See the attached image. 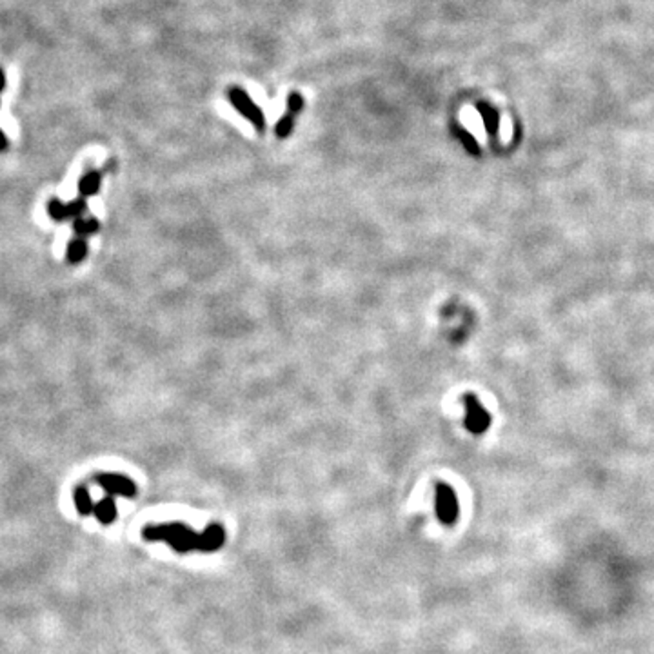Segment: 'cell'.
Returning a JSON list of instances; mask_svg holds the SVG:
<instances>
[{
    "label": "cell",
    "mask_w": 654,
    "mask_h": 654,
    "mask_svg": "<svg viewBox=\"0 0 654 654\" xmlns=\"http://www.w3.org/2000/svg\"><path fill=\"white\" fill-rule=\"evenodd\" d=\"M454 133H457V137H458V139H460V142L464 144V148H466L467 151L471 153V155H480L478 144H476L475 137H473V134H471L469 131H466V130H464V127L457 126V127H454Z\"/></svg>",
    "instance_id": "9a60e30c"
},
{
    "label": "cell",
    "mask_w": 654,
    "mask_h": 654,
    "mask_svg": "<svg viewBox=\"0 0 654 654\" xmlns=\"http://www.w3.org/2000/svg\"><path fill=\"white\" fill-rule=\"evenodd\" d=\"M6 149H8V137L0 130V151H6Z\"/></svg>",
    "instance_id": "e0dca14e"
},
{
    "label": "cell",
    "mask_w": 654,
    "mask_h": 654,
    "mask_svg": "<svg viewBox=\"0 0 654 654\" xmlns=\"http://www.w3.org/2000/svg\"><path fill=\"white\" fill-rule=\"evenodd\" d=\"M100 182H102V175L99 171H88L78 182V191H81L82 198H90L100 191Z\"/></svg>",
    "instance_id": "ba28073f"
},
{
    "label": "cell",
    "mask_w": 654,
    "mask_h": 654,
    "mask_svg": "<svg viewBox=\"0 0 654 654\" xmlns=\"http://www.w3.org/2000/svg\"><path fill=\"white\" fill-rule=\"evenodd\" d=\"M144 538L148 542H166L176 552H189L197 549L198 534L188 525L180 522H169V524L148 525L144 529Z\"/></svg>",
    "instance_id": "6da1fadb"
},
{
    "label": "cell",
    "mask_w": 654,
    "mask_h": 654,
    "mask_svg": "<svg viewBox=\"0 0 654 654\" xmlns=\"http://www.w3.org/2000/svg\"><path fill=\"white\" fill-rule=\"evenodd\" d=\"M93 515L97 516V520L104 525H109L115 518H117V506L113 502V498H104L99 503H95Z\"/></svg>",
    "instance_id": "9c48e42d"
},
{
    "label": "cell",
    "mask_w": 654,
    "mask_h": 654,
    "mask_svg": "<svg viewBox=\"0 0 654 654\" xmlns=\"http://www.w3.org/2000/svg\"><path fill=\"white\" fill-rule=\"evenodd\" d=\"M85 256H88V242H85V238H81V237L73 238L71 242L67 244V249H66L67 262L76 265V264H81Z\"/></svg>",
    "instance_id": "30bf717a"
},
{
    "label": "cell",
    "mask_w": 654,
    "mask_h": 654,
    "mask_svg": "<svg viewBox=\"0 0 654 654\" xmlns=\"http://www.w3.org/2000/svg\"><path fill=\"white\" fill-rule=\"evenodd\" d=\"M99 222L95 218H84V216H82V218H76L75 222H73V229H75L76 237L81 238L93 237V235L99 231Z\"/></svg>",
    "instance_id": "7c38bea8"
},
{
    "label": "cell",
    "mask_w": 654,
    "mask_h": 654,
    "mask_svg": "<svg viewBox=\"0 0 654 654\" xmlns=\"http://www.w3.org/2000/svg\"><path fill=\"white\" fill-rule=\"evenodd\" d=\"M75 506H76V511L81 513L82 516L93 515V511H95V503L90 496V491H88L85 487H82V485L75 489Z\"/></svg>",
    "instance_id": "8fae6325"
},
{
    "label": "cell",
    "mask_w": 654,
    "mask_h": 654,
    "mask_svg": "<svg viewBox=\"0 0 654 654\" xmlns=\"http://www.w3.org/2000/svg\"><path fill=\"white\" fill-rule=\"evenodd\" d=\"M435 507H436V516L438 520L445 525H453L458 518V500L454 494L453 487H449L447 484H438L436 485V496H435Z\"/></svg>",
    "instance_id": "277c9868"
},
{
    "label": "cell",
    "mask_w": 654,
    "mask_h": 654,
    "mask_svg": "<svg viewBox=\"0 0 654 654\" xmlns=\"http://www.w3.org/2000/svg\"><path fill=\"white\" fill-rule=\"evenodd\" d=\"M228 99L229 104L237 109L240 115H242L246 120H249L255 126V130L258 133H264L265 130V117L264 111H262L249 95L242 90V88H238V85H231L228 90Z\"/></svg>",
    "instance_id": "7a4b0ae2"
},
{
    "label": "cell",
    "mask_w": 654,
    "mask_h": 654,
    "mask_svg": "<svg viewBox=\"0 0 654 654\" xmlns=\"http://www.w3.org/2000/svg\"><path fill=\"white\" fill-rule=\"evenodd\" d=\"M295 118H296V115L286 111V115L278 120L277 127H274V134H277L278 139H287V137L293 133V127H295Z\"/></svg>",
    "instance_id": "5bb4252c"
},
{
    "label": "cell",
    "mask_w": 654,
    "mask_h": 654,
    "mask_svg": "<svg viewBox=\"0 0 654 654\" xmlns=\"http://www.w3.org/2000/svg\"><path fill=\"white\" fill-rule=\"evenodd\" d=\"M304 108V99H302L298 93H291L287 97V111L293 113V115H298Z\"/></svg>",
    "instance_id": "2e32d148"
},
{
    "label": "cell",
    "mask_w": 654,
    "mask_h": 654,
    "mask_svg": "<svg viewBox=\"0 0 654 654\" xmlns=\"http://www.w3.org/2000/svg\"><path fill=\"white\" fill-rule=\"evenodd\" d=\"M4 85H6V76H4V71L0 69V93H2V90H4Z\"/></svg>",
    "instance_id": "ac0fdd59"
},
{
    "label": "cell",
    "mask_w": 654,
    "mask_h": 654,
    "mask_svg": "<svg viewBox=\"0 0 654 654\" xmlns=\"http://www.w3.org/2000/svg\"><path fill=\"white\" fill-rule=\"evenodd\" d=\"M95 482L100 487L109 493L111 496H124V498H134L137 496V485L133 484V480H130L124 475H113V473H106V475H99L95 478Z\"/></svg>",
    "instance_id": "5b68a950"
},
{
    "label": "cell",
    "mask_w": 654,
    "mask_h": 654,
    "mask_svg": "<svg viewBox=\"0 0 654 654\" xmlns=\"http://www.w3.org/2000/svg\"><path fill=\"white\" fill-rule=\"evenodd\" d=\"M478 111L480 115H482V118H484L487 133L491 134V137H494V134L498 133V122H500L498 120V113L494 111L491 106H487V104H478Z\"/></svg>",
    "instance_id": "4fadbf2b"
},
{
    "label": "cell",
    "mask_w": 654,
    "mask_h": 654,
    "mask_svg": "<svg viewBox=\"0 0 654 654\" xmlns=\"http://www.w3.org/2000/svg\"><path fill=\"white\" fill-rule=\"evenodd\" d=\"M225 542V531L222 525L211 524L202 534H198L197 549L202 552H213L216 549L224 545Z\"/></svg>",
    "instance_id": "52a82bcc"
},
{
    "label": "cell",
    "mask_w": 654,
    "mask_h": 654,
    "mask_svg": "<svg viewBox=\"0 0 654 654\" xmlns=\"http://www.w3.org/2000/svg\"><path fill=\"white\" fill-rule=\"evenodd\" d=\"M464 405H466V427L473 435H482L491 426V417L489 412L482 408L480 400L475 394H466L464 396Z\"/></svg>",
    "instance_id": "3957f363"
},
{
    "label": "cell",
    "mask_w": 654,
    "mask_h": 654,
    "mask_svg": "<svg viewBox=\"0 0 654 654\" xmlns=\"http://www.w3.org/2000/svg\"><path fill=\"white\" fill-rule=\"evenodd\" d=\"M48 213H50L51 218L57 220V222H64V220H73V222H75L76 218H82V216H84L85 200L82 197L69 202H62L59 200V198H53V200H50Z\"/></svg>",
    "instance_id": "8992f818"
}]
</instances>
